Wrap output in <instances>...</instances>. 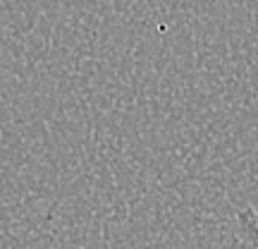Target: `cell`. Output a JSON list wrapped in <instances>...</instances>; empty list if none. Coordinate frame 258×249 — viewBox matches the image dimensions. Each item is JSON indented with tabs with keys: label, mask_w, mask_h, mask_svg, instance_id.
I'll use <instances>...</instances> for the list:
<instances>
[{
	"label": "cell",
	"mask_w": 258,
	"mask_h": 249,
	"mask_svg": "<svg viewBox=\"0 0 258 249\" xmlns=\"http://www.w3.org/2000/svg\"><path fill=\"white\" fill-rule=\"evenodd\" d=\"M239 249H258V223L244 209L239 213Z\"/></svg>",
	"instance_id": "6da1fadb"
}]
</instances>
